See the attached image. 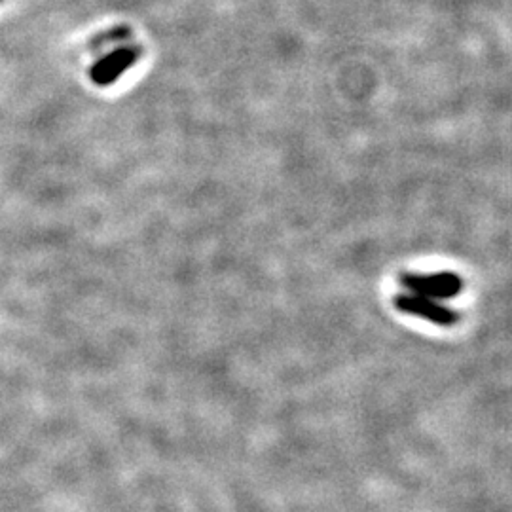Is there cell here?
<instances>
[{
  "label": "cell",
  "instance_id": "obj_1",
  "mask_svg": "<svg viewBox=\"0 0 512 512\" xmlns=\"http://www.w3.org/2000/svg\"><path fill=\"white\" fill-rule=\"evenodd\" d=\"M401 287L406 289L410 294H418V296H425L431 300H450L456 298L461 289H463V281L461 277L456 274H412V272H404L401 277Z\"/></svg>",
  "mask_w": 512,
  "mask_h": 512
},
{
  "label": "cell",
  "instance_id": "obj_2",
  "mask_svg": "<svg viewBox=\"0 0 512 512\" xmlns=\"http://www.w3.org/2000/svg\"><path fill=\"white\" fill-rule=\"evenodd\" d=\"M393 304L403 313L420 317L440 327H452L459 321L458 311L450 310L448 306L440 304L437 300L418 296V294H397Z\"/></svg>",
  "mask_w": 512,
  "mask_h": 512
},
{
  "label": "cell",
  "instance_id": "obj_3",
  "mask_svg": "<svg viewBox=\"0 0 512 512\" xmlns=\"http://www.w3.org/2000/svg\"><path fill=\"white\" fill-rule=\"evenodd\" d=\"M135 61H137V54L133 50L128 48L116 50L93 65L92 80L97 86H109L112 82H116L126 69L135 65Z\"/></svg>",
  "mask_w": 512,
  "mask_h": 512
}]
</instances>
